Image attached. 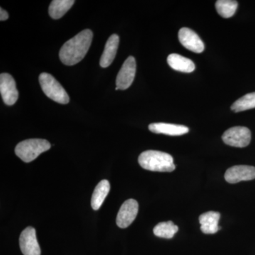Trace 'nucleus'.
I'll return each mask as SVG.
<instances>
[{
  "instance_id": "8",
  "label": "nucleus",
  "mask_w": 255,
  "mask_h": 255,
  "mask_svg": "<svg viewBox=\"0 0 255 255\" xmlns=\"http://www.w3.org/2000/svg\"><path fill=\"white\" fill-rule=\"evenodd\" d=\"M0 92L6 105H14L18 100V92L13 77L8 73L0 75Z\"/></svg>"
},
{
  "instance_id": "11",
  "label": "nucleus",
  "mask_w": 255,
  "mask_h": 255,
  "mask_svg": "<svg viewBox=\"0 0 255 255\" xmlns=\"http://www.w3.org/2000/svg\"><path fill=\"white\" fill-rule=\"evenodd\" d=\"M255 179V167L249 165L233 166L227 169L225 179L230 184H236L242 181H251Z\"/></svg>"
},
{
  "instance_id": "16",
  "label": "nucleus",
  "mask_w": 255,
  "mask_h": 255,
  "mask_svg": "<svg viewBox=\"0 0 255 255\" xmlns=\"http://www.w3.org/2000/svg\"><path fill=\"white\" fill-rule=\"evenodd\" d=\"M110 190V184L109 181L104 179L101 181L96 187L92 194L91 204L92 209L98 210L103 204L106 197L108 195Z\"/></svg>"
},
{
  "instance_id": "15",
  "label": "nucleus",
  "mask_w": 255,
  "mask_h": 255,
  "mask_svg": "<svg viewBox=\"0 0 255 255\" xmlns=\"http://www.w3.org/2000/svg\"><path fill=\"white\" fill-rule=\"evenodd\" d=\"M167 63L173 70L182 73H192L195 70V64L192 60L177 53H172L167 57Z\"/></svg>"
},
{
  "instance_id": "21",
  "label": "nucleus",
  "mask_w": 255,
  "mask_h": 255,
  "mask_svg": "<svg viewBox=\"0 0 255 255\" xmlns=\"http://www.w3.org/2000/svg\"><path fill=\"white\" fill-rule=\"evenodd\" d=\"M8 18H9V14L4 9L1 8L0 9V21H6Z\"/></svg>"
},
{
  "instance_id": "9",
  "label": "nucleus",
  "mask_w": 255,
  "mask_h": 255,
  "mask_svg": "<svg viewBox=\"0 0 255 255\" xmlns=\"http://www.w3.org/2000/svg\"><path fill=\"white\" fill-rule=\"evenodd\" d=\"M138 212V204L134 199H128L121 206L117 218V224L119 228L128 227L136 218Z\"/></svg>"
},
{
  "instance_id": "17",
  "label": "nucleus",
  "mask_w": 255,
  "mask_h": 255,
  "mask_svg": "<svg viewBox=\"0 0 255 255\" xmlns=\"http://www.w3.org/2000/svg\"><path fill=\"white\" fill-rule=\"evenodd\" d=\"M75 3L74 0H53L49 6V14L53 19L63 17Z\"/></svg>"
},
{
  "instance_id": "1",
  "label": "nucleus",
  "mask_w": 255,
  "mask_h": 255,
  "mask_svg": "<svg viewBox=\"0 0 255 255\" xmlns=\"http://www.w3.org/2000/svg\"><path fill=\"white\" fill-rule=\"evenodd\" d=\"M92 38L93 33L91 30L86 29L65 42L59 53L62 63L68 66L80 63L90 49Z\"/></svg>"
},
{
  "instance_id": "7",
  "label": "nucleus",
  "mask_w": 255,
  "mask_h": 255,
  "mask_svg": "<svg viewBox=\"0 0 255 255\" xmlns=\"http://www.w3.org/2000/svg\"><path fill=\"white\" fill-rule=\"evenodd\" d=\"M19 246L23 255H41L34 228L28 227L23 230L19 238Z\"/></svg>"
},
{
  "instance_id": "3",
  "label": "nucleus",
  "mask_w": 255,
  "mask_h": 255,
  "mask_svg": "<svg viewBox=\"0 0 255 255\" xmlns=\"http://www.w3.org/2000/svg\"><path fill=\"white\" fill-rule=\"evenodd\" d=\"M50 147V142L44 139H28L16 145L15 153L23 162H30L49 150Z\"/></svg>"
},
{
  "instance_id": "13",
  "label": "nucleus",
  "mask_w": 255,
  "mask_h": 255,
  "mask_svg": "<svg viewBox=\"0 0 255 255\" xmlns=\"http://www.w3.org/2000/svg\"><path fill=\"white\" fill-rule=\"evenodd\" d=\"M221 214L215 211H209L199 216L201 230L204 234H214L221 229L219 223Z\"/></svg>"
},
{
  "instance_id": "10",
  "label": "nucleus",
  "mask_w": 255,
  "mask_h": 255,
  "mask_svg": "<svg viewBox=\"0 0 255 255\" xmlns=\"http://www.w3.org/2000/svg\"><path fill=\"white\" fill-rule=\"evenodd\" d=\"M179 40L181 44L187 49L196 53H202L205 48L204 42L199 35L189 28H182L179 31Z\"/></svg>"
},
{
  "instance_id": "18",
  "label": "nucleus",
  "mask_w": 255,
  "mask_h": 255,
  "mask_svg": "<svg viewBox=\"0 0 255 255\" xmlns=\"http://www.w3.org/2000/svg\"><path fill=\"white\" fill-rule=\"evenodd\" d=\"M179 228L172 221L159 223L154 228L153 233L157 237L170 239L177 233Z\"/></svg>"
},
{
  "instance_id": "14",
  "label": "nucleus",
  "mask_w": 255,
  "mask_h": 255,
  "mask_svg": "<svg viewBox=\"0 0 255 255\" xmlns=\"http://www.w3.org/2000/svg\"><path fill=\"white\" fill-rule=\"evenodd\" d=\"M119 44L118 35L113 34L109 38L108 41L106 43L105 50L101 57L100 65L102 68H107L114 61L118 50Z\"/></svg>"
},
{
  "instance_id": "5",
  "label": "nucleus",
  "mask_w": 255,
  "mask_h": 255,
  "mask_svg": "<svg viewBox=\"0 0 255 255\" xmlns=\"http://www.w3.org/2000/svg\"><path fill=\"white\" fill-rule=\"evenodd\" d=\"M222 139L228 145L236 147H247L251 143V131L246 127L231 128L223 133Z\"/></svg>"
},
{
  "instance_id": "12",
  "label": "nucleus",
  "mask_w": 255,
  "mask_h": 255,
  "mask_svg": "<svg viewBox=\"0 0 255 255\" xmlns=\"http://www.w3.org/2000/svg\"><path fill=\"white\" fill-rule=\"evenodd\" d=\"M148 128L149 130L154 133L164 134L172 136L184 135L189 130V128L184 126L164 123L151 124Z\"/></svg>"
},
{
  "instance_id": "20",
  "label": "nucleus",
  "mask_w": 255,
  "mask_h": 255,
  "mask_svg": "<svg viewBox=\"0 0 255 255\" xmlns=\"http://www.w3.org/2000/svg\"><path fill=\"white\" fill-rule=\"evenodd\" d=\"M255 108V92L247 94L235 102L231 106V110L235 112H244V111Z\"/></svg>"
},
{
  "instance_id": "4",
  "label": "nucleus",
  "mask_w": 255,
  "mask_h": 255,
  "mask_svg": "<svg viewBox=\"0 0 255 255\" xmlns=\"http://www.w3.org/2000/svg\"><path fill=\"white\" fill-rule=\"evenodd\" d=\"M39 83L42 90L50 100L61 105H67L70 102V97L65 89L50 74L41 73Z\"/></svg>"
},
{
  "instance_id": "19",
  "label": "nucleus",
  "mask_w": 255,
  "mask_h": 255,
  "mask_svg": "<svg viewBox=\"0 0 255 255\" xmlns=\"http://www.w3.org/2000/svg\"><path fill=\"white\" fill-rule=\"evenodd\" d=\"M238 1L233 0H219L216 2L217 12L223 18H230L236 13L238 8Z\"/></svg>"
},
{
  "instance_id": "6",
  "label": "nucleus",
  "mask_w": 255,
  "mask_h": 255,
  "mask_svg": "<svg viewBox=\"0 0 255 255\" xmlns=\"http://www.w3.org/2000/svg\"><path fill=\"white\" fill-rule=\"evenodd\" d=\"M135 71H136V63H135V58L132 56H129L124 62L117 75V80H116V83H117L116 90H125L129 88L135 78Z\"/></svg>"
},
{
  "instance_id": "2",
  "label": "nucleus",
  "mask_w": 255,
  "mask_h": 255,
  "mask_svg": "<svg viewBox=\"0 0 255 255\" xmlns=\"http://www.w3.org/2000/svg\"><path fill=\"white\" fill-rule=\"evenodd\" d=\"M138 162L142 168L152 172H171L175 169L172 155L158 150H147L142 152Z\"/></svg>"
}]
</instances>
